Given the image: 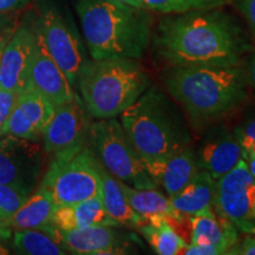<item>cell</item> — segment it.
<instances>
[{"mask_svg":"<svg viewBox=\"0 0 255 255\" xmlns=\"http://www.w3.org/2000/svg\"><path fill=\"white\" fill-rule=\"evenodd\" d=\"M120 116L143 162L168 157L191 143L182 114L156 85H150Z\"/></svg>","mask_w":255,"mask_h":255,"instance_id":"4","label":"cell"},{"mask_svg":"<svg viewBox=\"0 0 255 255\" xmlns=\"http://www.w3.org/2000/svg\"><path fill=\"white\" fill-rule=\"evenodd\" d=\"M155 47L169 65L238 66L251 44L232 15L209 8L163 19L158 25Z\"/></svg>","mask_w":255,"mask_h":255,"instance_id":"1","label":"cell"},{"mask_svg":"<svg viewBox=\"0 0 255 255\" xmlns=\"http://www.w3.org/2000/svg\"><path fill=\"white\" fill-rule=\"evenodd\" d=\"M56 203L47 189L39 186L20 206L17 212L5 222L12 231L44 228L52 223Z\"/></svg>","mask_w":255,"mask_h":255,"instance_id":"20","label":"cell"},{"mask_svg":"<svg viewBox=\"0 0 255 255\" xmlns=\"http://www.w3.org/2000/svg\"><path fill=\"white\" fill-rule=\"evenodd\" d=\"M89 139L101 163L121 182L138 189L157 187L116 117L91 123Z\"/></svg>","mask_w":255,"mask_h":255,"instance_id":"6","label":"cell"},{"mask_svg":"<svg viewBox=\"0 0 255 255\" xmlns=\"http://www.w3.org/2000/svg\"><path fill=\"white\" fill-rule=\"evenodd\" d=\"M18 92L0 88V130L15 107Z\"/></svg>","mask_w":255,"mask_h":255,"instance_id":"29","label":"cell"},{"mask_svg":"<svg viewBox=\"0 0 255 255\" xmlns=\"http://www.w3.org/2000/svg\"><path fill=\"white\" fill-rule=\"evenodd\" d=\"M128 202L131 208L141 216L165 215L173 213L170 200L156 188H133L121 182Z\"/></svg>","mask_w":255,"mask_h":255,"instance_id":"24","label":"cell"},{"mask_svg":"<svg viewBox=\"0 0 255 255\" xmlns=\"http://www.w3.org/2000/svg\"><path fill=\"white\" fill-rule=\"evenodd\" d=\"M34 44V28L15 27L0 59V88L18 94L30 88Z\"/></svg>","mask_w":255,"mask_h":255,"instance_id":"12","label":"cell"},{"mask_svg":"<svg viewBox=\"0 0 255 255\" xmlns=\"http://www.w3.org/2000/svg\"><path fill=\"white\" fill-rule=\"evenodd\" d=\"M36 44L30 73V88L36 89L55 107L65 104L76 97L72 85L58 64L51 57L45 44L34 28Z\"/></svg>","mask_w":255,"mask_h":255,"instance_id":"13","label":"cell"},{"mask_svg":"<svg viewBox=\"0 0 255 255\" xmlns=\"http://www.w3.org/2000/svg\"><path fill=\"white\" fill-rule=\"evenodd\" d=\"M88 111L76 96L56 107L55 114L43 132L44 149L51 159H66L87 145L90 130Z\"/></svg>","mask_w":255,"mask_h":255,"instance_id":"9","label":"cell"},{"mask_svg":"<svg viewBox=\"0 0 255 255\" xmlns=\"http://www.w3.org/2000/svg\"><path fill=\"white\" fill-rule=\"evenodd\" d=\"M245 159H246L247 165H248V169H250L251 174L253 175V177L255 178V158H253V157H247V158H245Z\"/></svg>","mask_w":255,"mask_h":255,"instance_id":"41","label":"cell"},{"mask_svg":"<svg viewBox=\"0 0 255 255\" xmlns=\"http://www.w3.org/2000/svg\"><path fill=\"white\" fill-rule=\"evenodd\" d=\"M216 180L208 171L199 169L187 186L176 195L169 197L173 210L180 214L195 216L214 210Z\"/></svg>","mask_w":255,"mask_h":255,"instance_id":"19","label":"cell"},{"mask_svg":"<svg viewBox=\"0 0 255 255\" xmlns=\"http://www.w3.org/2000/svg\"><path fill=\"white\" fill-rule=\"evenodd\" d=\"M235 137L241 144L244 152L246 151L252 143L255 142V120L251 121L245 127L238 129L235 132Z\"/></svg>","mask_w":255,"mask_h":255,"instance_id":"30","label":"cell"},{"mask_svg":"<svg viewBox=\"0 0 255 255\" xmlns=\"http://www.w3.org/2000/svg\"><path fill=\"white\" fill-rule=\"evenodd\" d=\"M145 7L162 13H186L196 9L218 8L225 0H143Z\"/></svg>","mask_w":255,"mask_h":255,"instance_id":"26","label":"cell"},{"mask_svg":"<svg viewBox=\"0 0 255 255\" xmlns=\"http://www.w3.org/2000/svg\"><path fill=\"white\" fill-rule=\"evenodd\" d=\"M0 136H1V133H0Z\"/></svg>","mask_w":255,"mask_h":255,"instance_id":"43","label":"cell"},{"mask_svg":"<svg viewBox=\"0 0 255 255\" xmlns=\"http://www.w3.org/2000/svg\"><path fill=\"white\" fill-rule=\"evenodd\" d=\"M11 248L25 255H64L68 252L55 235L53 223L44 228L14 231Z\"/></svg>","mask_w":255,"mask_h":255,"instance_id":"23","label":"cell"},{"mask_svg":"<svg viewBox=\"0 0 255 255\" xmlns=\"http://www.w3.org/2000/svg\"><path fill=\"white\" fill-rule=\"evenodd\" d=\"M15 24L11 23V19L8 17H6L5 13H0V34L2 33V32L7 30V28L14 26Z\"/></svg>","mask_w":255,"mask_h":255,"instance_id":"38","label":"cell"},{"mask_svg":"<svg viewBox=\"0 0 255 255\" xmlns=\"http://www.w3.org/2000/svg\"><path fill=\"white\" fill-rule=\"evenodd\" d=\"M247 81L251 84V87L255 90V53L253 55V57H252L251 63H250V68H248Z\"/></svg>","mask_w":255,"mask_h":255,"instance_id":"37","label":"cell"},{"mask_svg":"<svg viewBox=\"0 0 255 255\" xmlns=\"http://www.w3.org/2000/svg\"><path fill=\"white\" fill-rule=\"evenodd\" d=\"M82 102L97 120L120 116L150 87L137 59L85 60L77 78Z\"/></svg>","mask_w":255,"mask_h":255,"instance_id":"5","label":"cell"},{"mask_svg":"<svg viewBox=\"0 0 255 255\" xmlns=\"http://www.w3.org/2000/svg\"><path fill=\"white\" fill-rule=\"evenodd\" d=\"M241 158H244L241 144L237 137L226 131L207 139L197 154L200 168L215 180L231 171Z\"/></svg>","mask_w":255,"mask_h":255,"instance_id":"16","label":"cell"},{"mask_svg":"<svg viewBox=\"0 0 255 255\" xmlns=\"http://www.w3.org/2000/svg\"><path fill=\"white\" fill-rule=\"evenodd\" d=\"M76 9L92 59H139L145 53L151 38L146 8L116 0H78Z\"/></svg>","mask_w":255,"mask_h":255,"instance_id":"3","label":"cell"},{"mask_svg":"<svg viewBox=\"0 0 255 255\" xmlns=\"http://www.w3.org/2000/svg\"><path fill=\"white\" fill-rule=\"evenodd\" d=\"M190 244L213 246L220 254H231L233 248L238 245V229L215 210L207 214L190 216Z\"/></svg>","mask_w":255,"mask_h":255,"instance_id":"17","label":"cell"},{"mask_svg":"<svg viewBox=\"0 0 255 255\" xmlns=\"http://www.w3.org/2000/svg\"><path fill=\"white\" fill-rule=\"evenodd\" d=\"M116 1L124 2V4H128V5L135 6V7L146 8V7H145V5H144V2H143V0H116Z\"/></svg>","mask_w":255,"mask_h":255,"instance_id":"39","label":"cell"},{"mask_svg":"<svg viewBox=\"0 0 255 255\" xmlns=\"http://www.w3.org/2000/svg\"><path fill=\"white\" fill-rule=\"evenodd\" d=\"M34 28L70 84L75 87L85 62L82 43L75 27L55 8H45Z\"/></svg>","mask_w":255,"mask_h":255,"instance_id":"11","label":"cell"},{"mask_svg":"<svg viewBox=\"0 0 255 255\" xmlns=\"http://www.w3.org/2000/svg\"><path fill=\"white\" fill-rule=\"evenodd\" d=\"M137 229L142 233L156 254H183V251L188 245L170 227L167 220L164 219V215L142 216V222Z\"/></svg>","mask_w":255,"mask_h":255,"instance_id":"22","label":"cell"},{"mask_svg":"<svg viewBox=\"0 0 255 255\" xmlns=\"http://www.w3.org/2000/svg\"><path fill=\"white\" fill-rule=\"evenodd\" d=\"M237 5L255 37V0H237Z\"/></svg>","mask_w":255,"mask_h":255,"instance_id":"31","label":"cell"},{"mask_svg":"<svg viewBox=\"0 0 255 255\" xmlns=\"http://www.w3.org/2000/svg\"><path fill=\"white\" fill-rule=\"evenodd\" d=\"M12 229L7 226L0 225V255H7L11 250Z\"/></svg>","mask_w":255,"mask_h":255,"instance_id":"33","label":"cell"},{"mask_svg":"<svg viewBox=\"0 0 255 255\" xmlns=\"http://www.w3.org/2000/svg\"><path fill=\"white\" fill-rule=\"evenodd\" d=\"M254 216H255V206H254Z\"/></svg>","mask_w":255,"mask_h":255,"instance_id":"42","label":"cell"},{"mask_svg":"<svg viewBox=\"0 0 255 255\" xmlns=\"http://www.w3.org/2000/svg\"><path fill=\"white\" fill-rule=\"evenodd\" d=\"M100 171L102 178L101 197L108 215L120 226L138 228L142 222V216L137 214L130 207L121 186V181L115 177L102 163L100 164Z\"/></svg>","mask_w":255,"mask_h":255,"instance_id":"21","label":"cell"},{"mask_svg":"<svg viewBox=\"0 0 255 255\" xmlns=\"http://www.w3.org/2000/svg\"><path fill=\"white\" fill-rule=\"evenodd\" d=\"M17 104L43 136L44 130L55 114V105L33 88H27L26 90L19 92Z\"/></svg>","mask_w":255,"mask_h":255,"instance_id":"25","label":"cell"},{"mask_svg":"<svg viewBox=\"0 0 255 255\" xmlns=\"http://www.w3.org/2000/svg\"><path fill=\"white\" fill-rule=\"evenodd\" d=\"M255 178L241 158L215 183L214 210L231 221L238 231L255 233Z\"/></svg>","mask_w":255,"mask_h":255,"instance_id":"8","label":"cell"},{"mask_svg":"<svg viewBox=\"0 0 255 255\" xmlns=\"http://www.w3.org/2000/svg\"><path fill=\"white\" fill-rule=\"evenodd\" d=\"M0 133H1V136L12 135L33 142H37L41 136L34 128L33 123L31 122L30 119L24 114L23 109L17 103H15V107L12 110L11 115L2 126Z\"/></svg>","mask_w":255,"mask_h":255,"instance_id":"27","label":"cell"},{"mask_svg":"<svg viewBox=\"0 0 255 255\" xmlns=\"http://www.w3.org/2000/svg\"><path fill=\"white\" fill-rule=\"evenodd\" d=\"M15 27H17V25H14V26L7 28V30L4 31L1 34H0V59H1V55H2V52H4L6 44H7L8 39L11 38L12 33L14 32Z\"/></svg>","mask_w":255,"mask_h":255,"instance_id":"36","label":"cell"},{"mask_svg":"<svg viewBox=\"0 0 255 255\" xmlns=\"http://www.w3.org/2000/svg\"><path fill=\"white\" fill-rule=\"evenodd\" d=\"M231 254L255 255V238H245L240 245H237V246L233 248Z\"/></svg>","mask_w":255,"mask_h":255,"instance_id":"34","label":"cell"},{"mask_svg":"<svg viewBox=\"0 0 255 255\" xmlns=\"http://www.w3.org/2000/svg\"><path fill=\"white\" fill-rule=\"evenodd\" d=\"M28 0H0V13H7L24 6Z\"/></svg>","mask_w":255,"mask_h":255,"instance_id":"35","label":"cell"},{"mask_svg":"<svg viewBox=\"0 0 255 255\" xmlns=\"http://www.w3.org/2000/svg\"><path fill=\"white\" fill-rule=\"evenodd\" d=\"M41 168L43 155L37 142L0 136V183L28 196L37 189Z\"/></svg>","mask_w":255,"mask_h":255,"instance_id":"10","label":"cell"},{"mask_svg":"<svg viewBox=\"0 0 255 255\" xmlns=\"http://www.w3.org/2000/svg\"><path fill=\"white\" fill-rule=\"evenodd\" d=\"M52 223L60 231H75L98 225L120 226L108 215L101 195L71 205L57 206Z\"/></svg>","mask_w":255,"mask_h":255,"instance_id":"18","label":"cell"},{"mask_svg":"<svg viewBox=\"0 0 255 255\" xmlns=\"http://www.w3.org/2000/svg\"><path fill=\"white\" fill-rule=\"evenodd\" d=\"M100 159L87 145L72 157L51 159L40 186L47 189L56 207L101 195Z\"/></svg>","mask_w":255,"mask_h":255,"instance_id":"7","label":"cell"},{"mask_svg":"<svg viewBox=\"0 0 255 255\" xmlns=\"http://www.w3.org/2000/svg\"><path fill=\"white\" fill-rule=\"evenodd\" d=\"M55 226V225H53ZM55 235L68 253L79 255H102L127 253V240L115 229V226L60 231L55 226Z\"/></svg>","mask_w":255,"mask_h":255,"instance_id":"14","label":"cell"},{"mask_svg":"<svg viewBox=\"0 0 255 255\" xmlns=\"http://www.w3.org/2000/svg\"><path fill=\"white\" fill-rule=\"evenodd\" d=\"M163 83L169 95L197 124L225 116L247 97V72L240 65H169Z\"/></svg>","mask_w":255,"mask_h":255,"instance_id":"2","label":"cell"},{"mask_svg":"<svg viewBox=\"0 0 255 255\" xmlns=\"http://www.w3.org/2000/svg\"><path fill=\"white\" fill-rule=\"evenodd\" d=\"M144 165L156 186L163 187L169 197L182 190L200 169L197 155L191 145L168 157L144 162Z\"/></svg>","mask_w":255,"mask_h":255,"instance_id":"15","label":"cell"},{"mask_svg":"<svg viewBox=\"0 0 255 255\" xmlns=\"http://www.w3.org/2000/svg\"><path fill=\"white\" fill-rule=\"evenodd\" d=\"M247 157L255 158V142L252 143V144L250 145V148H248L247 150L244 152V158H247Z\"/></svg>","mask_w":255,"mask_h":255,"instance_id":"40","label":"cell"},{"mask_svg":"<svg viewBox=\"0 0 255 255\" xmlns=\"http://www.w3.org/2000/svg\"><path fill=\"white\" fill-rule=\"evenodd\" d=\"M183 254L187 255H219L220 252L215 247L208 245H194L188 244Z\"/></svg>","mask_w":255,"mask_h":255,"instance_id":"32","label":"cell"},{"mask_svg":"<svg viewBox=\"0 0 255 255\" xmlns=\"http://www.w3.org/2000/svg\"><path fill=\"white\" fill-rule=\"evenodd\" d=\"M26 199L27 195L19 193L14 188L0 183V225L4 226Z\"/></svg>","mask_w":255,"mask_h":255,"instance_id":"28","label":"cell"}]
</instances>
